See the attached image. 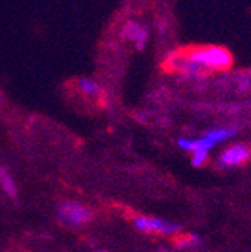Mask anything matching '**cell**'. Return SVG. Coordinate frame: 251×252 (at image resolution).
<instances>
[{"mask_svg": "<svg viewBox=\"0 0 251 252\" xmlns=\"http://www.w3.org/2000/svg\"><path fill=\"white\" fill-rule=\"evenodd\" d=\"M194 65H197L202 71H221L232 66V54L223 48L216 45L209 47H196L190 50L185 56Z\"/></svg>", "mask_w": 251, "mask_h": 252, "instance_id": "cell-1", "label": "cell"}, {"mask_svg": "<svg viewBox=\"0 0 251 252\" xmlns=\"http://www.w3.org/2000/svg\"><path fill=\"white\" fill-rule=\"evenodd\" d=\"M57 216L60 222L67 227H80L89 222L92 218V212L89 207L78 201H67L59 206Z\"/></svg>", "mask_w": 251, "mask_h": 252, "instance_id": "cell-2", "label": "cell"}, {"mask_svg": "<svg viewBox=\"0 0 251 252\" xmlns=\"http://www.w3.org/2000/svg\"><path fill=\"white\" fill-rule=\"evenodd\" d=\"M134 227L142 233L163 234V236H173L180 231V227L175 222L160 218H149V216H137L134 219Z\"/></svg>", "mask_w": 251, "mask_h": 252, "instance_id": "cell-3", "label": "cell"}, {"mask_svg": "<svg viewBox=\"0 0 251 252\" xmlns=\"http://www.w3.org/2000/svg\"><path fill=\"white\" fill-rule=\"evenodd\" d=\"M250 159V147L247 144H233L227 147L221 156H219V164L223 167H238L245 164Z\"/></svg>", "mask_w": 251, "mask_h": 252, "instance_id": "cell-4", "label": "cell"}, {"mask_svg": "<svg viewBox=\"0 0 251 252\" xmlns=\"http://www.w3.org/2000/svg\"><path fill=\"white\" fill-rule=\"evenodd\" d=\"M122 35L127 39L134 41L137 48H143V45L147 41V30L144 27H142L140 24H137V23H130L127 27L123 29Z\"/></svg>", "mask_w": 251, "mask_h": 252, "instance_id": "cell-5", "label": "cell"}, {"mask_svg": "<svg viewBox=\"0 0 251 252\" xmlns=\"http://www.w3.org/2000/svg\"><path fill=\"white\" fill-rule=\"evenodd\" d=\"M78 87H80L83 94H86V96H89V98H93V99H98L101 96V92H103L101 87L98 86V83L90 80V78H80Z\"/></svg>", "mask_w": 251, "mask_h": 252, "instance_id": "cell-6", "label": "cell"}, {"mask_svg": "<svg viewBox=\"0 0 251 252\" xmlns=\"http://www.w3.org/2000/svg\"><path fill=\"white\" fill-rule=\"evenodd\" d=\"M2 185H3V189H5L6 194H8L9 197H15V195H17L15 183H14V180H12L8 174H2Z\"/></svg>", "mask_w": 251, "mask_h": 252, "instance_id": "cell-7", "label": "cell"}, {"mask_svg": "<svg viewBox=\"0 0 251 252\" xmlns=\"http://www.w3.org/2000/svg\"><path fill=\"white\" fill-rule=\"evenodd\" d=\"M208 162V152L205 150H197L193 153V165L194 167H202Z\"/></svg>", "mask_w": 251, "mask_h": 252, "instance_id": "cell-8", "label": "cell"}]
</instances>
